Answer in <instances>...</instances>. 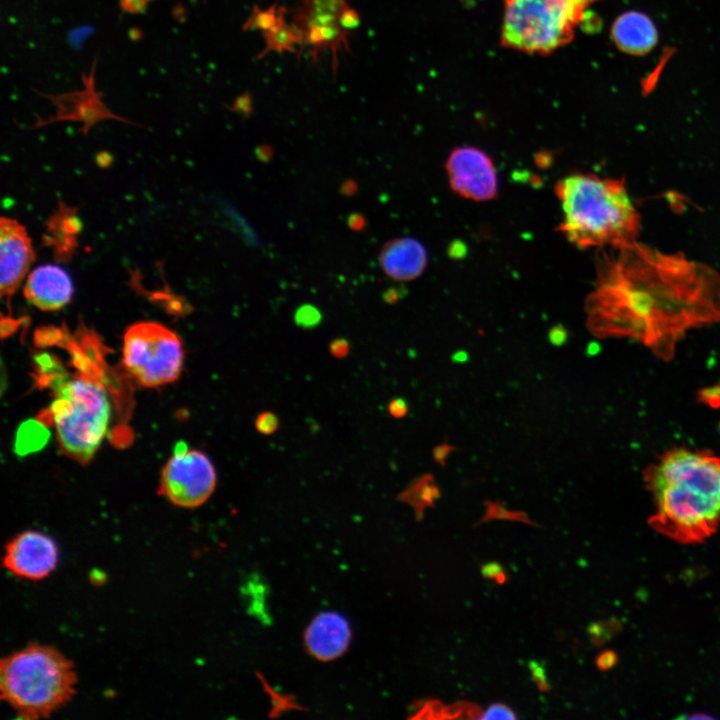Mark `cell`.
<instances>
[{
	"label": "cell",
	"instance_id": "cell-1",
	"mask_svg": "<svg viewBox=\"0 0 720 720\" xmlns=\"http://www.w3.org/2000/svg\"><path fill=\"white\" fill-rule=\"evenodd\" d=\"M598 262L587 311L592 330L625 336L670 359L690 328L720 322V275L681 253L636 241Z\"/></svg>",
	"mask_w": 720,
	"mask_h": 720
},
{
	"label": "cell",
	"instance_id": "cell-2",
	"mask_svg": "<svg viewBox=\"0 0 720 720\" xmlns=\"http://www.w3.org/2000/svg\"><path fill=\"white\" fill-rule=\"evenodd\" d=\"M656 511L649 524L681 543L711 536L720 522V457L687 449L665 453L645 472Z\"/></svg>",
	"mask_w": 720,
	"mask_h": 720
},
{
	"label": "cell",
	"instance_id": "cell-3",
	"mask_svg": "<svg viewBox=\"0 0 720 720\" xmlns=\"http://www.w3.org/2000/svg\"><path fill=\"white\" fill-rule=\"evenodd\" d=\"M563 219L560 231L580 248H617L636 241L640 215L623 179L576 173L555 186Z\"/></svg>",
	"mask_w": 720,
	"mask_h": 720
},
{
	"label": "cell",
	"instance_id": "cell-4",
	"mask_svg": "<svg viewBox=\"0 0 720 720\" xmlns=\"http://www.w3.org/2000/svg\"><path fill=\"white\" fill-rule=\"evenodd\" d=\"M39 382L52 390L48 417L60 451L81 465L89 464L110 425L112 408L103 382L89 369L70 374L50 355L38 359Z\"/></svg>",
	"mask_w": 720,
	"mask_h": 720
},
{
	"label": "cell",
	"instance_id": "cell-5",
	"mask_svg": "<svg viewBox=\"0 0 720 720\" xmlns=\"http://www.w3.org/2000/svg\"><path fill=\"white\" fill-rule=\"evenodd\" d=\"M70 659L54 647L29 643L0 662V693L24 719L47 718L75 695Z\"/></svg>",
	"mask_w": 720,
	"mask_h": 720
},
{
	"label": "cell",
	"instance_id": "cell-6",
	"mask_svg": "<svg viewBox=\"0 0 720 720\" xmlns=\"http://www.w3.org/2000/svg\"><path fill=\"white\" fill-rule=\"evenodd\" d=\"M588 0H504L500 43L527 53L549 54L574 37Z\"/></svg>",
	"mask_w": 720,
	"mask_h": 720
},
{
	"label": "cell",
	"instance_id": "cell-7",
	"mask_svg": "<svg viewBox=\"0 0 720 720\" xmlns=\"http://www.w3.org/2000/svg\"><path fill=\"white\" fill-rule=\"evenodd\" d=\"M184 359L179 336L161 323L139 321L124 333L122 364L139 386L155 388L175 382L182 373Z\"/></svg>",
	"mask_w": 720,
	"mask_h": 720
},
{
	"label": "cell",
	"instance_id": "cell-8",
	"mask_svg": "<svg viewBox=\"0 0 720 720\" xmlns=\"http://www.w3.org/2000/svg\"><path fill=\"white\" fill-rule=\"evenodd\" d=\"M216 483V470L209 457L179 442L161 471L159 494L178 507L196 508L210 498Z\"/></svg>",
	"mask_w": 720,
	"mask_h": 720
},
{
	"label": "cell",
	"instance_id": "cell-9",
	"mask_svg": "<svg viewBox=\"0 0 720 720\" xmlns=\"http://www.w3.org/2000/svg\"><path fill=\"white\" fill-rule=\"evenodd\" d=\"M97 66V57L94 59L89 74H82L83 88L62 94L43 95L55 106V114L48 118L37 117L31 128H39L59 121L81 122V132L88 135L92 126L105 119L134 124L133 122L114 114L101 100V93L94 85V74Z\"/></svg>",
	"mask_w": 720,
	"mask_h": 720
},
{
	"label": "cell",
	"instance_id": "cell-10",
	"mask_svg": "<svg viewBox=\"0 0 720 720\" xmlns=\"http://www.w3.org/2000/svg\"><path fill=\"white\" fill-rule=\"evenodd\" d=\"M451 189L463 198L474 201L494 199L498 180L492 159L475 147L453 150L446 163Z\"/></svg>",
	"mask_w": 720,
	"mask_h": 720
},
{
	"label": "cell",
	"instance_id": "cell-11",
	"mask_svg": "<svg viewBox=\"0 0 720 720\" xmlns=\"http://www.w3.org/2000/svg\"><path fill=\"white\" fill-rule=\"evenodd\" d=\"M3 566L13 575L32 581L48 577L56 568L59 551L55 541L37 530H26L6 545Z\"/></svg>",
	"mask_w": 720,
	"mask_h": 720
},
{
	"label": "cell",
	"instance_id": "cell-12",
	"mask_svg": "<svg viewBox=\"0 0 720 720\" xmlns=\"http://www.w3.org/2000/svg\"><path fill=\"white\" fill-rule=\"evenodd\" d=\"M36 258L26 228L16 219L0 220V290L10 308L11 298L26 277Z\"/></svg>",
	"mask_w": 720,
	"mask_h": 720
},
{
	"label": "cell",
	"instance_id": "cell-13",
	"mask_svg": "<svg viewBox=\"0 0 720 720\" xmlns=\"http://www.w3.org/2000/svg\"><path fill=\"white\" fill-rule=\"evenodd\" d=\"M23 293L27 301L39 310L58 311L70 303L73 284L61 267L46 264L28 274Z\"/></svg>",
	"mask_w": 720,
	"mask_h": 720
},
{
	"label": "cell",
	"instance_id": "cell-14",
	"mask_svg": "<svg viewBox=\"0 0 720 720\" xmlns=\"http://www.w3.org/2000/svg\"><path fill=\"white\" fill-rule=\"evenodd\" d=\"M304 640L313 657L320 661H331L347 650L351 640V628L342 615L323 612L309 624Z\"/></svg>",
	"mask_w": 720,
	"mask_h": 720
},
{
	"label": "cell",
	"instance_id": "cell-15",
	"mask_svg": "<svg viewBox=\"0 0 720 720\" xmlns=\"http://www.w3.org/2000/svg\"><path fill=\"white\" fill-rule=\"evenodd\" d=\"M379 260L384 272L391 278L410 281L424 271L427 253L419 241L404 237L386 243Z\"/></svg>",
	"mask_w": 720,
	"mask_h": 720
},
{
	"label": "cell",
	"instance_id": "cell-16",
	"mask_svg": "<svg viewBox=\"0 0 720 720\" xmlns=\"http://www.w3.org/2000/svg\"><path fill=\"white\" fill-rule=\"evenodd\" d=\"M42 235L43 245L51 248L55 260L68 262L78 247L77 236L81 231V220L77 208L58 202L57 209L49 216Z\"/></svg>",
	"mask_w": 720,
	"mask_h": 720
},
{
	"label": "cell",
	"instance_id": "cell-17",
	"mask_svg": "<svg viewBox=\"0 0 720 720\" xmlns=\"http://www.w3.org/2000/svg\"><path fill=\"white\" fill-rule=\"evenodd\" d=\"M611 34L619 49L633 55L646 54L657 43V31L653 22L636 11L619 16L612 26Z\"/></svg>",
	"mask_w": 720,
	"mask_h": 720
},
{
	"label": "cell",
	"instance_id": "cell-18",
	"mask_svg": "<svg viewBox=\"0 0 720 720\" xmlns=\"http://www.w3.org/2000/svg\"><path fill=\"white\" fill-rule=\"evenodd\" d=\"M399 498L413 506L416 516L420 520L425 508L432 507L434 502L440 498V490L430 477L423 476L406 489Z\"/></svg>",
	"mask_w": 720,
	"mask_h": 720
},
{
	"label": "cell",
	"instance_id": "cell-19",
	"mask_svg": "<svg viewBox=\"0 0 720 720\" xmlns=\"http://www.w3.org/2000/svg\"><path fill=\"white\" fill-rule=\"evenodd\" d=\"M485 507L486 510L484 515L480 518V520H478L475 526L491 520H509L539 527V525L532 521L524 511L509 510L498 501H486Z\"/></svg>",
	"mask_w": 720,
	"mask_h": 720
},
{
	"label": "cell",
	"instance_id": "cell-20",
	"mask_svg": "<svg viewBox=\"0 0 720 720\" xmlns=\"http://www.w3.org/2000/svg\"><path fill=\"white\" fill-rule=\"evenodd\" d=\"M482 708L472 702L458 701L444 705L441 719H482Z\"/></svg>",
	"mask_w": 720,
	"mask_h": 720
},
{
	"label": "cell",
	"instance_id": "cell-21",
	"mask_svg": "<svg viewBox=\"0 0 720 720\" xmlns=\"http://www.w3.org/2000/svg\"><path fill=\"white\" fill-rule=\"evenodd\" d=\"M322 315L320 310L312 304H303L299 306L294 314L295 323L302 328H314L321 322Z\"/></svg>",
	"mask_w": 720,
	"mask_h": 720
},
{
	"label": "cell",
	"instance_id": "cell-22",
	"mask_svg": "<svg viewBox=\"0 0 720 720\" xmlns=\"http://www.w3.org/2000/svg\"><path fill=\"white\" fill-rule=\"evenodd\" d=\"M418 709L412 718L416 719H441L444 704L437 699L422 700L418 703Z\"/></svg>",
	"mask_w": 720,
	"mask_h": 720
},
{
	"label": "cell",
	"instance_id": "cell-23",
	"mask_svg": "<svg viewBox=\"0 0 720 720\" xmlns=\"http://www.w3.org/2000/svg\"><path fill=\"white\" fill-rule=\"evenodd\" d=\"M527 666L530 670L531 678L538 690L541 692H548L551 689V684L547 677L545 664L533 659L528 662Z\"/></svg>",
	"mask_w": 720,
	"mask_h": 720
},
{
	"label": "cell",
	"instance_id": "cell-24",
	"mask_svg": "<svg viewBox=\"0 0 720 720\" xmlns=\"http://www.w3.org/2000/svg\"><path fill=\"white\" fill-rule=\"evenodd\" d=\"M480 572L484 579L493 580L498 585L505 584L509 578L504 567L497 561H489L482 564Z\"/></svg>",
	"mask_w": 720,
	"mask_h": 720
},
{
	"label": "cell",
	"instance_id": "cell-25",
	"mask_svg": "<svg viewBox=\"0 0 720 720\" xmlns=\"http://www.w3.org/2000/svg\"><path fill=\"white\" fill-rule=\"evenodd\" d=\"M278 427L279 419L273 412H262L255 419V428L260 434L271 435L276 432Z\"/></svg>",
	"mask_w": 720,
	"mask_h": 720
},
{
	"label": "cell",
	"instance_id": "cell-26",
	"mask_svg": "<svg viewBox=\"0 0 720 720\" xmlns=\"http://www.w3.org/2000/svg\"><path fill=\"white\" fill-rule=\"evenodd\" d=\"M517 718L514 710L504 703H493L484 712L482 719H509L515 720Z\"/></svg>",
	"mask_w": 720,
	"mask_h": 720
},
{
	"label": "cell",
	"instance_id": "cell-27",
	"mask_svg": "<svg viewBox=\"0 0 720 720\" xmlns=\"http://www.w3.org/2000/svg\"><path fill=\"white\" fill-rule=\"evenodd\" d=\"M587 633L593 644L601 645L608 640L610 631L607 623L594 622L587 627Z\"/></svg>",
	"mask_w": 720,
	"mask_h": 720
},
{
	"label": "cell",
	"instance_id": "cell-28",
	"mask_svg": "<svg viewBox=\"0 0 720 720\" xmlns=\"http://www.w3.org/2000/svg\"><path fill=\"white\" fill-rule=\"evenodd\" d=\"M618 662L617 653L613 650H604L595 659L596 667L601 671L612 669Z\"/></svg>",
	"mask_w": 720,
	"mask_h": 720
},
{
	"label": "cell",
	"instance_id": "cell-29",
	"mask_svg": "<svg viewBox=\"0 0 720 720\" xmlns=\"http://www.w3.org/2000/svg\"><path fill=\"white\" fill-rule=\"evenodd\" d=\"M700 400H702L704 403L709 404L710 406H719L720 405V383L704 388L699 393Z\"/></svg>",
	"mask_w": 720,
	"mask_h": 720
},
{
	"label": "cell",
	"instance_id": "cell-30",
	"mask_svg": "<svg viewBox=\"0 0 720 720\" xmlns=\"http://www.w3.org/2000/svg\"><path fill=\"white\" fill-rule=\"evenodd\" d=\"M329 351L335 358H344L350 351L349 342L344 338H337L330 343Z\"/></svg>",
	"mask_w": 720,
	"mask_h": 720
},
{
	"label": "cell",
	"instance_id": "cell-31",
	"mask_svg": "<svg viewBox=\"0 0 720 720\" xmlns=\"http://www.w3.org/2000/svg\"><path fill=\"white\" fill-rule=\"evenodd\" d=\"M389 413L395 418L404 417L408 412V405L404 399L395 398L388 404Z\"/></svg>",
	"mask_w": 720,
	"mask_h": 720
},
{
	"label": "cell",
	"instance_id": "cell-32",
	"mask_svg": "<svg viewBox=\"0 0 720 720\" xmlns=\"http://www.w3.org/2000/svg\"><path fill=\"white\" fill-rule=\"evenodd\" d=\"M151 0H120L123 10L130 13H141Z\"/></svg>",
	"mask_w": 720,
	"mask_h": 720
},
{
	"label": "cell",
	"instance_id": "cell-33",
	"mask_svg": "<svg viewBox=\"0 0 720 720\" xmlns=\"http://www.w3.org/2000/svg\"><path fill=\"white\" fill-rule=\"evenodd\" d=\"M548 338L551 344L561 346L567 340V332L563 327H553L549 332Z\"/></svg>",
	"mask_w": 720,
	"mask_h": 720
},
{
	"label": "cell",
	"instance_id": "cell-34",
	"mask_svg": "<svg viewBox=\"0 0 720 720\" xmlns=\"http://www.w3.org/2000/svg\"><path fill=\"white\" fill-rule=\"evenodd\" d=\"M453 450V447L447 444H442L433 450V457L434 459L440 463L444 464L447 456L450 454V452Z\"/></svg>",
	"mask_w": 720,
	"mask_h": 720
},
{
	"label": "cell",
	"instance_id": "cell-35",
	"mask_svg": "<svg viewBox=\"0 0 720 720\" xmlns=\"http://www.w3.org/2000/svg\"><path fill=\"white\" fill-rule=\"evenodd\" d=\"M679 718H681V719H686V720H700V719H701V720H708V719H715V717H714L713 715H710V714H707V713H702V712H697V713H693V714H690V715L680 716Z\"/></svg>",
	"mask_w": 720,
	"mask_h": 720
},
{
	"label": "cell",
	"instance_id": "cell-36",
	"mask_svg": "<svg viewBox=\"0 0 720 720\" xmlns=\"http://www.w3.org/2000/svg\"><path fill=\"white\" fill-rule=\"evenodd\" d=\"M363 224L364 222L360 215H351V217L349 218V225L353 229H359L363 226Z\"/></svg>",
	"mask_w": 720,
	"mask_h": 720
},
{
	"label": "cell",
	"instance_id": "cell-37",
	"mask_svg": "<svg viewBox=\"0 0 720 720\" xmlns=\"http://www.w3.org/2000/svg\"><path fill=\"white\" fill-rule=\"evenodd\" d=\"M468 359L467 353L465 351H458L454 353L452 356V360L456 363H463Z\"/></svg>",
	"mask_w": 720,
	"mask_h": 720
}]
</instances>
